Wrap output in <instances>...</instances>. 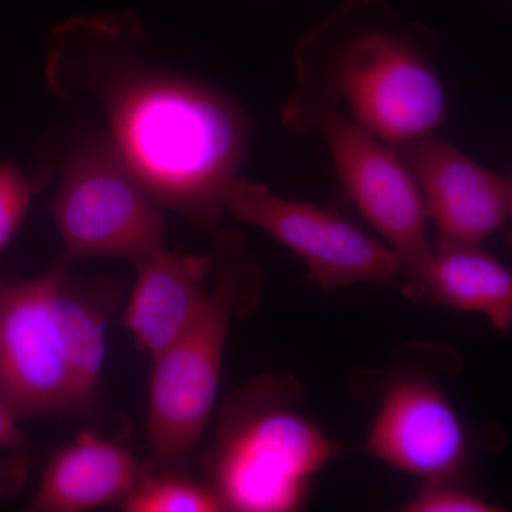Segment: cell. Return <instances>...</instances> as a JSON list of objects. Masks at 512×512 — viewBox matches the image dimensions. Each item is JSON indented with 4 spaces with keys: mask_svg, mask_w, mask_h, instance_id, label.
Instances as JSON below:
<instances>
[{
    "mask_svg": "<svg viewBox=\"0 0 512 512\" xmlns=\"http://www.w3.org/2000/svg\"><path fill=\"white\" fill-rule=\"evenodd\" d=\"M29 474L28 458L20 454L0 457V498L18 495Z\"/></svg>",
    "mask_w": 512,
    "mask_h": 512,
    "instance_id": "e0dca14e",
    "label": "cell"
},
{
    "mask_svg": "<svg viewBox=\"0 0 512 512\" xmlns=\"http://www.w3.org/2000/svg\"><path fill=\"white\" fill-rule=\"evenodd\" d=\"M440 47L439 32L384 0H349L295 46L282 126L302 136L316 114L339 110L389 147L434 133L447 120Z\"/></svg>",
    "mask_w": 512,
    "mask_h": 512,
    "instance_id": "7a4b0ae2",
    "label": "cell"
},
{
    "mask_svg": "<svg viewBox=\"0 0 512 512\" xmlns=\"http://www.w3.org/2000/svg\"><path fill=\"white\" fill-rule=\"evenodd\" d=\"M309 133L323 137L349 200L399 259L403 295L423 301V276L433 244L427 237L426 205L406 165L392 147L339 110L316 114L306 126Z\"/></svg>",
    "mask_w": 512,
    "mask_h": 512,
    "instance_id": "52a82bcc",
    "label": "cell"
},
{
    "mask_svg": "<svg viewBox=\"0 0 512 512\" xmlns=\"http://www.w3.org/2000/svg\"><path fill=\"white\" fill-rule=\"evenodd\" d=\"M406 512H498L503 508L485 500L461 484L460 478L424 481L423 487L404 504Z\"/></svg>",
    "mask_w": 512,
    "mask_h": 512,
    "instance_id": "9a60e30c",
    "label": "cell"
},
{
    "mask_svg": "<svg viewBox=\"0 0 512 512\" xmlns=\"http://www.w3.org/2000/svg\"><path fill=\"white\" fill-rule=\"evenodd\" d=\"M119 507L124 512L227 511L210 484L185 476L181 470L150 471Z\"/></svg>",
    "mask_w": 512,
    "mask_h": 512,
    "instance_id": "5bb4252c",
    "label": "cell"
},
{
    "mask_svg": "<svg viewBox=\"0 0 512 512\" xmlns=\"http://www.w3.org/2000/svg\"><path fill=\"white\" fill-rule=\"evenodd\" d=\"M303 387L289 373L256 377L229 394L205 457L207 483L235 512H293L308 501L313 477L340 448L296 410Z\"/></svg>",
    "mask_w": 512,
    "mask_h": 512,
    "instance_id": "277c9868",
    "label": "cell"
},
{
    "mask_svg": "<svg viewBox=\"0 0 512 512\" xmlns=\"http://www.w3.org/2000/svg\"><path fill=\"white\" fill-rule=\"evenodd\" d=\"M25 446V437L20 433L19 421L15 419L8 407L0 402V448L18 450Z\"/></svg>",
    "mask_w": 512,
    "mask_h": 512,
    "instance_id": "ac0fdd59",
    "label": "cell"
},
{
    "mask_svg": "<svg viewBox=\"0 0 512 512\" xmlns=\"http://www.w3.org/2000/svg\"><path fill=\"white\" fill-rule=\"evenodd\" d=\"M49 210L70 261L114 256L136 265L164 245V208L97 134L74 141Z\"/></svg>",
    "mask_w": 512,
    "mask_h": 512,
    "instance_id": "8992f818",
    "label": "cell"
},
{
    "mask_svg": "<svg viewBox=\"0 0 512 512\" xmlns=\"http://www.w3.org/2000/svg\"><path fill=\"white\" fill-rule=\"evenodd\" d=\"M144 53L131 13L67 20L50 36L47 86L94 120V134L161 207L211 234L247 158L251 119L210 84L148 66Z\"/></svg>",
    "mask_w": 512,
    "mask_h": 512,
    "instance_id": "6da1fadb",
    "label": "cell"
},
{
    "mask_svg": "<svg viewBox=\"0 0 512 512\" xmlns=\"http://www.w3.org/2000/svg\"><path fill=\"white\" fill-rule=\"evenodd\" d=\"M123 315L137 349L156 357L190 328L210 298L211 254L181 255L160 247L136 265Z\"/></svg>",
    "mask_w": 512,
    "mask_h": 512,
    "instance_id": "8fae6325",
    "label": "cell"
},
{
    "mask_svg": "<svg viewBox=\"0 0 512 512\" xmlns=\"http://www.w3.org/2000/svg\"><path fill=\"white\" fill-rule=\"evenodd\" d=\"M109 315L63 268L26 281L0 278V402L16 420L89 412Z\"/></svg>",
    "mask_w": 512,
    "mask_h": 512,
    "instance_id": "3957f363",
    "label": "cell"
},
{
    "mask_svg": "<svg viewBox=\"0 0 512 512\" xmlns=\"http://www.w3.org/2000/svg\"><path fill=\"white\" fill-rule=\"evenodd\" d=\"M153 470L127 448L82 430L50 458L30 511L86 512L119 505Z\"/></svg>",
    "mask_w": 512,
    "mask_h": 512,
    "instance_id": "7c38bea8",
    "label": "cell"
},
{
    "mask_svg": "<svg viewBox=\"0 0 512 512\" xmlns=\"http://www.w3.org/2000/svg\"><path fill=\"white\" fill-rule=\"evenodd\" d=\"M392 148L416 181L439 239L481 245L510 220L511 178L434 133Z\"/></svg>",
    "mask_w": 512,
    "mask_h": 512,
    "instance_id": "30bf717a",
    "label": "cell"
},
{
    "mask_svg": "<svg viewBox=\"0 0 512 512\" xmlns=\"http://www.w3.org/2000/svg\"><path fill=\"white\" fill-rule=\"evenodd\" d=\"M207 306L173 345L153 357L147 436L160 470H181L197 453L217 403L232 319L248 309L261 269L241 235L212 232Z\"/></svg>",
    "mask_w": 512,
    "mask_h": 512,
    "instance_id": "5b68a950",
    "label": "cell"
},
{
    "mask_svg": "<svg viewBox=\"0 0 512 512\" xmlns=\"http://www.w3.org/2000/svg\"><path fill=\"white\" fill-rule=\"evenodd\" d=\"M225 214L261 229L306 266L309 281L328 293L352 285H396L392 249L338 212L279 197L266 185L237 177L224 194Z\"/></svg>",
    "mask_w": 512,
    "mask_h": 512,
    "instance_id": "ba28073f",
    "label": "cell"
},
{
    "mask_svg": "<svg viewBox=\"0 0 512 512\" xmlns=\"http://www.w3.org/2000/svg\"><path fill=\"white\" fill-rule=\"evenodd\" d=\"M365 450L387 466L424 481L461 480L473 441L439 384L410 372L393 376L384 386Z\"/></svg>",
    "mask_w": 512,
    "mask_h": 512,
    "instance_id": "9c48e42d",
    "label": "cell"
},
{
    "mask_svg": "<svg viewBox=\"0 0 512 512\" xmlns=\"http://www.w3.org/2000/svg\"><path fill=\"white\" fill-rule=\"evenodd\" d=\"M33 185L15 165L0 163V252L3 251L28 214Z\"/></svg>",
    "mask_w": 512,
    "mask_h": 512,
    "instance_id": "2e32d148",
    "label": "cell"
},
{
    "mask_svg": "<svg viewBox=\"0 0 512 512\" xmlns=\"http://www.w3.org/2000/svg\"><path fill=\"white\" fill-rule=\"evenodd\" d=\"M423 301L485 316L495 330L512 328V275L481 245L437 239L423 276Z\"/></svg>",
    "mask_w": 512,
    "mask_h": 512,
    "instance_id": "4fadbf2b",
    "label": "cell"
}]
</instances>
